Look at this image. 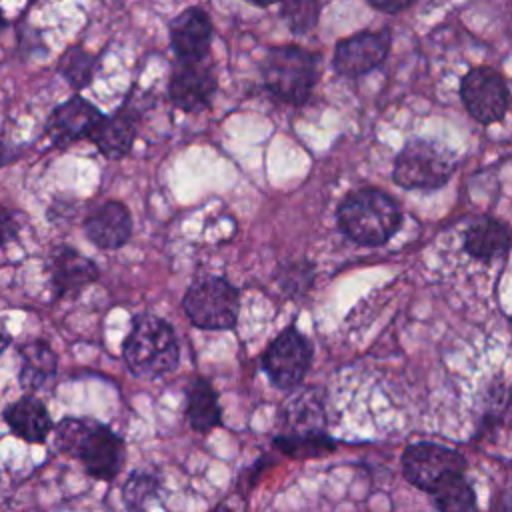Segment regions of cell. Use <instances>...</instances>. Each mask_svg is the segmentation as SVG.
<instances>
[{"instance_id":"52a82bcc","label":"cell","mask_w":512,"mask_h":512,"mask_svg":"<svg viewBox=\"0 0 512 512\" xmlns=\"http://www.w3.org/2000/svg\"><path fill=\"white\" fill-rule=\"evenodd\" d=\"M466 466V458L458 450L434 442H416L402 452L404 478L428 494L450 478L464 474Z\"/></svg>"},{"instance_id":"d6986e66","label":"cell","mask_w":512,"mask_h":512,"mask_svg":"<svg viewBox=\"0 0 512 512\" xmlns=\"http://www.w3.org/2000/svg\"><path fill=\"white\" fill-rule=\"evenodd\" d=\"M88 138L106 158L118 160L130 152L136 138V126L132 116L126 110H120L114 116H102Z\"/></svg>"},{"instance_id":"5bb4252c","label":"cell","mask_w":512,"mask_h":512,"mask_svg":"<svg viewBox=\"0 0 512 512\" xmlns=\"http://www.w3.org/2000/svg\"><path fill=\"white\" fill-rule=\"evenodd\" d=\"M212 24L204 10L192 6L180 12L170 24V44L180 62H194L208 56Z\"/></svg>"},{"instance_id":"e0dca14e","label":"cell","mask_w":512,"mask_h":512,"mask_svg":"<svg viewBox=\"0 0 512 512\" xmlns=\"http://www.w3.org/2000/svg\"><path fill=\"white\" fill-rule=\"evenodd\" d=\"M510 232L508 226L492 216L474 220L464 232V250L476 260H494L508 254Z\"/></svg>"},{"instance_id":"484cf974","label":"cell","mask_w":512,"mask_h":512,"mask_svg":"<svg viewBox=\"0 0 512 512\" xmlns=\"http://www.w3.org/2000/svg\"><path fill=\"white\" fill-rule=\"evenodd\" d=\"M314 280V266L310 262H292L280 268L276 282L282 288V292L290 298L306 294Z\"/></svg>"},{"instance_id":"ba28073f","label":"cell","mask_w":512,"mask_h":512,"mask_svg":"<svg viewBox=\"0 0 512 512\" xmlns=\"http://www.w3.org/2000/svg\"><path fill=\"white\" fill-rule=\"evenodd\" d=\"M312 364V344L296 328H284L262 354V370L278 390H294L302 384Z\"/></svg>"},{"instance_id":"83f0119b","label":"cell","mask_w":512,"mask_h":512,"mask_svg":"<svg viewBox=\"0 0 512 512\" xmlns=\"http://www.w3.org/2000/svg\"><path fill=\"white\" fill-rule=\"evenodd\" d=\"M372 8L384 12V14H398L412 6L416 0H368Z\"/></svg>"},{"instance_id":"ac0fdd59","label":"cell","mask_w":512,"mask_h":512,"mask_svg":"<svg viewBox=\"0 0 512 512\" xmlns=\"http://www.w3.org/2000/svg\"><path fill=\"white\" fill-rule=\"evenodd\" d=\"M4 420L10 430L26 442H44L52 430V420L46 406L34 396H22L6 412Z\"/></svg>"},{"instance_id":"8992f818","label":"cell","mask_w":512,"mask_h":512,"mask_svg":"<svg viewBox=\"0 0 512 512\" xmlns=\"http://www.w3.org/2000/svg\"><path fill=\"white\" fill-rule=\"evenodd\" d=\"M182 306L196 328L232 330L238 322L240 292L222 276H202L188 286Z\"/></svg>"},{"instance_id":"9c48e42d","label":"cell","mask_w":512,"mask_h":512,"mask_svg":"<svg viewBox=\"0 0 512 512\" xmlns=\"http://www.w3.org/2000/svg\"><path fill=\"white\" fill-rule=\"evenodd\" d=\"M460 96L474 120L480 124L500 122L508 112V84L504 76L490 66H476L464 74Z\"/></svg>"},{"instance_id":"d4e9b609","label":"cell","mask_w":512,"mask_h":512,"mask_svg":"<svg viewBox=\"0 0 512 512\" xmlns=\"http://www.w3.org/2000/svg\"><path fill=\"white\" fill-rule=\"evenodd\" d=\"M94 58L92 54L84 52L82 48H70L64 58L60 60V72L74 88H84L90 84L94 74Z\"/></svg>"},{"instance_id":"5b68a950","label":"cell","mask_w":512,"mask_h":512,"mask_svg":"<svg viewBox=\"0 0 512 512\" xmlns=\"http://www.w3.org/2000/svg\"><path fill=\"white\" fill-rule=\"evenodd\" d=\"M456 170L450 150L424 138L408 140L394 160L392 178L406 190H434L444 186Z\"/></svg>"},{"instance_id":"9a60e30c","label":"cell","mask_w":512,"mask_h":512,"mask_svg":"<svg viewBox=\"0 0 512 512\" xmlns=\"http://www.w3.org/2000/svg\"><path fill=\"white\" fill-rule=\"evenodd\" d=\"M88 240L102 250L124 246L132 234V218L122 202L110 200L98 206L84 222Z\"/></svg>"},{"instance_id":"44dd1931","label":"cell","mask_w":512,"mask_h":512,"mask_svg":"<svg viewBox=\"0 0 512 512\" xmlns=\"http://www.w3.org/2000/svg\"><path fill=\"white\" fill-rule=\"evenodd\" d=\"M186 420L196 432H210L222 424V410L212 384L196 378L186 394Z\"/></svg>"},{"instance_id":"7c38bea8","label":"cell","mask_w":512,"mask_h":512,"mask_svg":"<svg viewBox=\"0 0 512 512\" xmlns=\"http://www.w3.org/2000/svg\"><path fill=\"white\" fill-rule=\"evenodd\" d=\"M100 120L102 112L94 104L82 96H72L50 114L46 134L56 146H68L80 138H88Z\"/></svg>"},{"instance_id":"6da1fadb","label":"cell","mask_w":512,"mask_h":512,"mask_svg":"<svg viewBox=\"0 0 512 512\" xmlns=\"http://www.w3.org/2000/svg\"><path fill=\"white\" fill-rule=\"evenodd\" d=\"M58 452L82 462L96 480H112L124 464V442L108 426L88 418H64L54 430Z\"/></svg>"},{"instance_id":"4fadbf2b","label":"cell","mask_w":512,"mask_h":512,"mask_svg":"<svg viewBox=\"0 0 512 512\" xmlns=\"http://www.w3.org/2000/svg\"><path fill=\"white\" fill-rule=\"evenodd\" d=\"M46 270L56 296L78 294L100 274L98 266L88 256L70 246H58L48 258Z\"/></svg>"},{"instance_id":"4316f807","label":"cell","mask_w":512,"mask_h":512,"mask_svg":"<svg viewBox=\"0 0 512 512\" xmlns=\"http://www.w3.org/2000/svg\"><path fill=\"white\" fill-rule=\"evenodd\" d=\"M18 220L16 216L0 206V246H6L18 236Z\"/></svg>"},{"instance_id":"1f68e13d","label":"cell","mask_w":512,"mask_h":512,"mask_svg":"<svg viewBox=\"0 0 512 512\" xmlns=\"http://www.w3.org/2000/svg\"><path fill=\"white\" fill-rule=\"evenodd\" d=\"M2 26H4V20H2V12H0V30H2Z\"/></svg>"},{"instance_id":"8fae6325","label":"cell","mask_w":512,"mask_h":512,"mask_svg":"<svg viewBox=\"0 0 512 512\" xmlns=\"http://www.w3.org/2000/svg\"><path fill=\"white\" fill-rule=\"evenodd\" d=\"M204 60L206 58L180 62L170 80V100L184 112H198L206 108L216 90V76Z\"/></svg>"},{"instance_id":"277c9868","label":"cell","mask_w":512,"mask_h":512,"mask_svg":"<svg viewBox=\"0 0 512 512\" xmlns=\"http://www.w3.org/2000/svg\"><path fill=\"white\" fill-rule=\"evenodd\" d=\"M318 74V54L294 44L270 48L262 62L266 88L290 104H304L308 100Z\"/></svg>"},{"instance_id":"ffe728a7","label":"cell","mask_w":512,"mask_h":512,"mask_svg":"<svg viewBox=\"0 0 512 512\" xmlns=\"http://www.w3.org/2000/svg\"><path fill=\"white\" fill-rule=\"evenodd\" d=\"M56 354L42 342L34 340L20 348V372L18 380L26 392L40 390L56 374Z\"/></svg>"},{"instance_id":"cb8c5ba5","label":"cell","mask_w":512,"mask_h":512,"mask_svg":"<svg viewBox=\"0 0 512 512\" xmlns=\"http://www.w3.org/2000/svg\"><path fill=\"white\" fill-rule=\"evenodd\" d=\"M160 478L146 470H134L122 488V500L128 512H144L158 498Z\"/></svg>"},{"instance_id":"3957f363","label":"cell","mask_w":512,"mask_h":512,"mask_svg":"<svg viewBox=\"0 0 512 512\" xmlns=\"http://www.w3.org/2000/svg\"><path fill=\"white\" fill-rule=\"evenodd\" d=\"M122 354L128 370L134 376L148 380L172 372L180 358L172 326L154 314H140L134 318Z\"/></svg>"},{"instance_id":"2e32d148","label":"cell","mask_w":512,"mask_h":512,"mask_svg":"<svg viewBox=\"0 0 512 512\" xmlns=\"http://www.w3.org/2000/svg\"><path fill=\"white\" fill-rule=\"evenodd\" d=\"M282 420L286 426V434L324 432L326 410L320 392L314 388L294 392L282 406Z\"/></svg>"},{"instance_id":"f1b7e54d","label":"cell","mask_w":512,"mask_h":512,"mask_svg":"<svg viewBox=\"0 0 512 512\" xmlns=\"http://www.w3.org/2000/svg\"><path fill=\"white\" fill-rule=\"evenodd\" d=\"M10 334H8V330L4 328V324H2V320H0V354L6 350V346L10 344Z\"/></svg>"},{"instance_id":"7402d4cb","label":"cell","mask_w":512,"mask_h":512,"mask_svg":"<svg viewBox=\"0 0 512 512\" xmlns=\"http://www.w3.org/2000/svg\"><path fill=\"white\" fill-rule=\"evenodd\" d=\"M430 496L438 512H478L476 494L464 474L450 478Z\"/></svg>"},{"instance_id":"603a6c76","label":"cell","mask_w":512,"mask_h":512,"mask_svg":"<svg viewBox=\"0 0 512 512\" xmlns=\"http://www.w3.org/2000/svg\"><path fill=\"white\" fill-rule=\"evenodd\" d=\"M274 446L290 458H318L334 450V440L326 432L316 434H280Z\"/></svg>"},{"instance_id":"30bf717a","label":"cell","mask_w":512,"mask_h":512,"mask_svg":"<svg viewBox=\"0 0 512 512\" xmlns=\"http://www.w3.org/2000/svg\"><path fill=\"white\" fill-rule=\"evenodd\" d=\"M392 44L390 30L358 32L336 44L334 70L342 76H362L384 62Z\"/></svg>"},{"instance_id":"7a4b0ae2","label":"cell","mask_w":512,"mask_h":512,"mask_svg":"<svg viewBox=\"0 0 512 512\" xmlns=\"http://www.w3.org/2000/svg\"><path fill=\"white\" fill-rule=\"evenodd\" d=\"M336 220L338 228L352 242L380 246L398 232L402 210L390 194L378 188H360L340 202Z\"/></svg>"},{"instance_id":"4dcf8cb0","label":"cell","mask_w":512,"mask_h":512,"mask_svg":"<svg viewBox=\"0 0 512 512\" xmlns=\"http://www.w3.org/2000/svg\"><path fill=\"white\" fill-rule=\"evenodd\" d=\"M250 2H254V4H258V6H268V4H274V2H278V0H250Z\"/></svg>"},{"instance_id":"f546056e","label":"cell","mask_w":512,"mask_h":512,"mask_svg":"<svg viewBox=\"0 0 512 512\" xmlns=\"http://www.w3.org/2000/svg\"><path fill=\"white\" fill-rule=\"evenodd\" d=\"M212 512H232V510H230V508H228L224 502H220V504H218V506H216Z\"/></svg>"}]
</instances>
